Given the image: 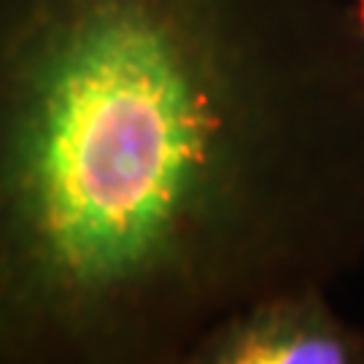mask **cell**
<instances>
[{"instance_id":"6da1fadb","label":"cell","mask_w":364,"mask_h":364,"mask_svg":"<svg viewBox=\"0 0 364 364\" xmlns=\"http://www.w3.org/2000/svg\"><path fill=\"white\" fill-rule=\"evenodd\" d=\"M364 262L343 0H0V364H197Z\"/></svg>"},{"instance_id":"3957f363","label":"cell","mask_w":364,"mask_h":364,"mask_svg":"<svg viewBox=\"0 0 364 364\" xmlns=\"http://www.w3.org/2000/svg\"><path fill=\"white\" fill-rule=\"evenodd\" d=\"M356 19H359V25H362V33H364V0H356Z\"/></svg>"},{"instance_id":"7a4b0ae2","label":"cell","mask_w":364,"mask_h":364,"mask_svg":"<svg viewBox=\"0 0 364 364\" xmlns=\"http://www.w3.org/2000/svg\"><path fill=\"white\" fill-rule=\"evenodd\" d=\"M362 346L324 308V294L262 302L227 326L205 353L213 364H346Z\"/></svg>"}]
</instances>
